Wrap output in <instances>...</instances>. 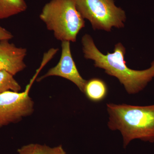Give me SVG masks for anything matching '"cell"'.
I'll return each mask as SVG.
<instances>
[{"label":"cell","instance_id":"6da1fadb","mask_svg":"<svg viewBox=\"0 0 154 154\" xmlns=\"http://www.w3.org/2000/svg\"><path fill=\"white\" fill-rule=\"evenodd\" d=\"M84 57L94 62V66L105 70L109 75L117 78L128 94L143 90L154 78V60L149 68L136 70L127 66L125 60V48L120 42L116 44L113 53L102 54L96 47L91 35L85 34L82 39Z\"/></svg>","mask_w":154,"mask_h":154},{"label":"cell","instance_id":"7a4b0ae2","mask_svg":"<svg viewBox=\"0 0 154 154\" xmlns=\"http://www.w3.org/2000/svg\"><path fill=\"white\" fill-rule=\"evenodd\" d=\"M110 130L121 133L125 148L133 140L154 142V105L134 106L107 104Z\"/></svg>","mask_w":154,"mask_h":154},{"label":"cell","instance_id":"3957f363","mask_svg":"<svg viewBox=\"0 0 154 154\" xmlns=\"http://www.w3.org/2000/svg\"><path fill=\"white\" fill-rule=\"evenodd\" d=\"M39 18L61 42H75L85 27V19L77 10L75 0H51L43 7Z\"/></svg>","mask_w":154,"mask_h":154},{"label":"cell","instance_id":"277c9868","mask_svg":"<svg viewBox=\"0 0 154 154\" xmlns=\"http://www.w3.org/2000/svg\"><path fill=\"white\" fill-rule=\"evenodd\" d=\"M78 11L91 22L94 30L110 31L112 27L124 28L125 12L113 0H75Z\"/></svg>","mask_w":154,"mask_h":154},{"label":"cell","instance_id":"5b68a950","mask_svg":"<svg viewBox=\"0 0 154 154\" xmlns=\"http://www.w3.org/2000/svg\"><path fill=\"white\" fill-rule=\"evenodd\" d=\"M34 80L31 79L24 92L10 91L0 94V128L17 123L33 113L34 103L29 91Z\"/></svg>","mask_w":154,"mask_h":154},{"label":"cell","instance_id":"8992f818","mask_svg":"<svg viewBox=\"0 0 154 154\" xmlns=\"http://www.w3.org/2000/svg\"><path fill=\"white\" fill-rule=\"evenodd\" d=\"M61 42V54L59 61L45 74L38 78L37 81L40 82L50 76L62 77L73 83L84 93L87 81L83 79L78 71L72 56L69 42Z\"/></svg>","mask_w":154,"mask_h":154},{"label":"cell","instance_id":"52a82bcc","mask_svg":"<svg viewBox=\"0 0 154 154\" xmlns=\"http://www.w3.org/2000/svg\"><path fill=\"white\" fill-rule=\"evenodd\" d=\"M9 41L0 42V71H5L14 76L26 68L24 59L27 50L17 47Z\"/></svg>","mask_w":154,"mask_h":154},{"label":"cell","instance_id":"ba28073f","mask_svg":"<svg viewBox=\"0 0 154 154\" xmlns=\"http://www.w3.org/2000/svg\"><path fill=\"white\" fill-rule=\"evenodd\" d=\"M108 89L103 80L98 78H93L87 81L84 93L92 102H101L107 96Z\"/></svg>","mask_w":154,"mask_h":154},{"label":"cell","instance_id":"9c48e42d","mask_svg":"<svg viewBox=\"0 0 154 154\" xmlns=\"http://www.w3.org/2000/svg\"><path fill=\"white\" fill-rule=\"evenodd\" d=\"M27 8L25 0H0V20L20 14Z\"/></svg>","mask_w":154,"mask_h":154},{"label":"cell","instance_id":"30bf717a","mask_svg":"<svg viewBox=\"0 0 154 154\" xmlns=\"http://www.w3.org/2000/svg\"><path fill=\"white\" fill-rule=\"evenodd\" d=\"M14 76L5 71H0V94L7 91L19 92L22 88Z\"/></svg>","mask_w":154,"mask_h":154},{"label":"cell","instance_id":"8fae6325","mask_svg":"<svg viewBox=\"0 0 154 154\" xmlns=\"http://www.w3.org/2000/svg\"><path fill=\"white\" fill-rule=\"evenodd\" d=\"M49 146L46 145L31 143L18 149V154H48Z\"/></svg>","mask_w":154,"mask_h":154},{"label":"cell","instance_id":"7c38bea8","mask_svg":"<svg viewBox=\"0 0 154 154\" xmlns=\"http://www.w3.org/2000/svg\"><path fill=\"white\" fill-rule=\"evenodd\" d=\"M14 38L12 33L0 25V42L4 40H9Z\"/></svg>","mask_w":154,"mask_h":154},{"label":"cell","instance_id":"4fadbf2b","mask_svg":"<svg viewBox=\"0 0 154 154\" xmlns=\"http://www.w3.org/2000/svg\"><path fill=\"white\" fill-rule=\"evenodd\" d=\"M48 154H66V153L63 148L62 146L60 145L54 147H49Z\"/></svg>","mask_w":154,"mask_h":154}]
</instances>
